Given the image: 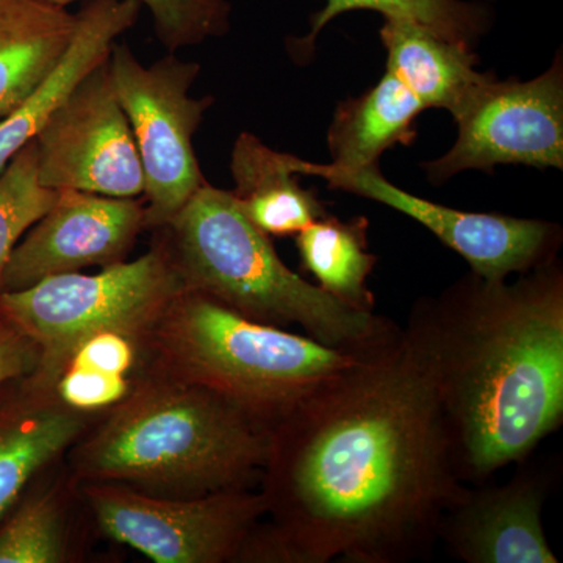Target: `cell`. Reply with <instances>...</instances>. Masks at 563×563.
I'll return each instance as SVG.
<instances>
[{"instance_id": "obj_23", "label": "cell", "mask_w": 563, "mask_h": 563, "mask_svg": "<svg viewBox=\"0 0 563 563\" xmlns=\"http://www.w3.org/2000/svg\"><path fill=\"white\" fill-rule=\"evenodd\" d=\"M66 7L80 0H47ZM150 10L154 31L172 54L231 31L232 3L229 0H135Z\"/></svg>"}, {"instance_id": "obj_8", "label": "cell", "mask_w": 563, "mask_h": 563, "mask_svg": "<svg viewBox=\"0 0 563 563\" xmlns=\"http://www.w3.org/2000/svg\"><path fill=\"white\" fill-rule=\"evenodd\" d=\"M457 139L446 154L421 163L426 179L443 185L457 174H493L499 165L563 169V57L531 80L492 73L450 111Z\"/></svg>"}, {"instance_id": "obj_12", "label": "cell", "mask_w": 563, "mask_h": 563, "mask_svg": "<svg viewBox=\"0 0 563 563\" xmlns=\"http://www.w3.org/2000/svg\"><path fill=\"white\" fill-rule=\"evenodd\" d=\"M144 228L136 199L62 190L49 211L16 244L0 292L18 291L58 274L124 262Z\"/></svg>"}, {"instance_id": "obj_20", "label": "cell", "mask_w": 563, "mask_h": 563, "mask_svg": "<svg viewBox=\"0 0 563 563\" xmlns=\"http://www.w3.org/2000/svg\"><path fill=\"white\" fill-rule=\"evenodd\" d=\"M80 429L76 413L32 399L0 407V518L16 503L33 474L62 454Z\"/></svg>"}, {"instance_id": "obj_21", "label": "cell", "mask_w": 563, "mask_h": 563, "mask_svg": "<svg viewBox=\"0 0 563 563\" xmlns=\"http://www.w3.org/2000/svg\"><path fill=\"white\" fill-rule=\"evenodd\" d=\"M361 10L413 21L444 38L462 41L474 47L493 25L490 7L474 0H324V7L310 18L309 35L296 40L295 49L312 54L318 35L329 22Z\"/></svg>"}, {"instance_id": "obj_6", "label": "cell", "mask_w": 563, "mask_h": 563, "mask_svg": "<svg viewBox=\"0 0 563 563\" xmlns=\"http://www.w3.org/2000/svg\"><path fill=\"white\" fill-rule=\"evenodd\" d=\"M185 290L168 246L161 243L136 261L114 263L92 276L58 274L24 290L2 291L0 314L38 347V363L25 383L44 395L88 336L150 332Z\"/></svg>"}, {"instance_id": "obj_10", "label": "cell", "mask_w": 563, "mask_h": 563, "mask_svg": "<svg viewBox=\"0 0 563 563\" xmlns=\"http://www.w3.org/2000/svg\"><path fill=\"white\" fill-rule=\"evenodd\" d=\"M33 143L43 187L122 199L144 192L143 166L109 58L58 103Z\"/></svg>"}, {"instance_id": "obj_11", "label": "cell", "mask_w": 563, "mask_h": 563, "mask_svg": "<svg viewBox=\"0 0 563 563\" xmlns=\"http://www.w3.org/2000/svg\"><path fill=\"white\" fill-rule=\"evenodd\" d=\"M301 176H317L329 188L372 199L420 222L437 239L457 252L472 273L487 280H506L558 257L561 225L543 220L476 213L415 196L385 179L379 165L342 172L324 163L299 158Z\"/></svg>"}, {"instance_id": "obj_2", "label": "cell", "mask_w": 563, "mask_h": 563, "mask_svg": "<svg viewBox=\"0 0 563 563\" xmlns=\"http://www.w3.org/2000/svg\"><path fill=\"white\" fill-rule=\"evenodd\" d=\"M402 343L431 388L461 483L525 462L563 420V268L474 273L418 299Z\"/></svg>"}, {"instance_id": "obj_9", "label": "cell", "mask_w": 563, "mask_h": 563, "mask_svg": "<svg viewBox=\"0 0 563 563\" xmlns=\"http://www.w3.org/2000/svg\"><path fill=\"white\" fill-rule=\"evenodd\" d=\"M87 496L107 536L157 563L235 561L266 512L263 495L246 488L163 498L102 483L88 487Z\"/></svg>"}, {"instance_id": "obj_24", "label": "cell", "mask_w": 563, "mask_h": 563, "mask_svg": "<svg viewBox=\"0 0 563 563\" xmlns=\"http://www.w3.org/2000/svg\"><path fill=\"white\" fill-rule=\"evenodd\" d=\"M63 559L62 518L49 498L22 504L0 529V563H58Z\"/></svg>"}, {"instance_id": "obj_25", "label": "cell", "mask_w": 563, "mask_h": 563, "mask_svg": "<svg viewBox=\"0 0 563 563\" xmlns=\"http://www.w3.org/2000/svg\"><path fill=\"white\" fill-rule=\"evenodd\" d=\"M55 388L70 409L96 410L121 402L128 396L129 383L122 374L68 365Z\"/></svg>"}, {"instance_id": "obj_13", "label": "cell", "mask_w": 563, "mask_h": 563, "mask_svg": "<svg viewBox=\"0 0 563 563\" xmlns=\"http://www.w3.org/2000/svg\"><path fill=\"white\" fill-rule=\"evenodd\" d=\"M548 487L543 472L528 470L504 485L468 488L444 514L439 537L468 563H558L542 520Z\"/></svg>"}, {"instance_id": "obj_18", "label": "cell", "mask_w": 563, "mask_h": 563, "mask_svg": "<svg viewBox=\"0 0 563 563\" xmlns=\"http://www.w3.org/2000/svg\"><path fill=\"white\" fill-rule=\"evenodd\" d=\"M380 41L387 70L402 81L426 110L451 111L463 95L483 79L472 44L440 36L424 25L384 18Z\"/></svg>"}, {"instance_id": "obj_14", "label": "cell", "mask_w": 563, "mask_h": 563, "mask_svg": "<svg viewBox=\"0 0 563 563\" xmlns=\"http://www.w3.org/2000/svg\"><path fill=\"white\" fill-rule=\"evenodd\" d=\"M140 9L135 0H87L81 5L73 43L60 65L20 109L0 121V174L35 140L70 90L109 58L117 40L135 25Z\"/></svg>"}, {"instance_id": "obj_19", "label": "cell", "mask_w": 563, "mask_h": 563, "mask_svg": "<svg viewBox=\"0 0 563 563\" xmlns=\"http://www.w3.org/2000/svg\"><path fill=\"white\" fill-rule=\"evenodd\" d=\"M368 229L365 217L343 221L328 213L296 233L302 268L321 290L361 312H374L366 284L377 257L368 251Z\"/></svg>"}, {"instance_id": "obj_4", "label": "cell", "mask_w": 563, "mask_h": 563, "mask_svg": "<svg viewBox=\"0 0 563 563\" xmlns=\"http://www.w3.org/2000/svg\"><path fill=\"white\" fill-rule=\"evenodd\" d=\"M163 229L185 287L250 320L299 325L318 342L351 350H377L401 336L395 322L351 309L291 272L231 191L203 185Z\"/></svg>"}, {"instance_id": "obj_22", "label": "cell", "mask_w": 563, "mask_h": 563, "mask_svg": "<svg viewBox=\"0 0 563 563\" xmlns=\"http://www.w3.org/2000/svg\"><path fill=\"white\" fill-rule=\"evenodd\" d=\"M58 191L43 187L31 141L0 174V284L16 244L49 211Z\"/></svg>"}, {"instance_id": "obj_7", "label": "cell", "mask_w": 563, "mask_h": 563, "mask_svg": "<svg viewBox=\"0 0 563 563\" xmlns=\"http://www.w3.org/2000/svg\"><path fill=\"white\" fill-rule=\"evenodd\" d=\"M109 66L143 166L144 228H166L209 184L192 140L213 98H191L201 65L180 60L172 52L144 66L131 47L114 43Z\"/></svg>"}, {"instance_id": "obj_15", "label": "cell", "mask_w": 563, "mask_h": 563, "mask_svg": "<svg viewBox=\"0 0 563 563\" xmlns=\"http://www.w3.org/2000/svg\"><path fill=\"white\" fill-rule=\"evenodd\" d=\"M298 162L254 133H240L233 144L232 196L247 220L268 236L296 235L329 213L317 192L299 184Z\"/></svg>"}, {"instance_id": "obj_5", "label": "cell", "mask_w": 563, "mask_h": 563, "mask_svg": "<svg viewBox=\"0 0 563 563\" xmlns=\"http://www.w3.org/2000/svg\"><path fill=\"white\" fill-rule=\"evenodd\" d=\"M150 332L179 380L217 391L268 431L321 385L401 339L377 350L329 346L188 288Z\"/></svg>"}, {"instance_id": "obj_16", "label": "cell", "mask_w": 563, "mask_h": 563, "mask_svg": "<svg viewBox=\"0 0 563 563\" xmlns=\"http://www.w3.org/2000/svg\"><path fill=\"white\" fill-rule=\"evenodd\" d=\"M77 16L47 0H0V121L60 65Z\"/></svg>"}, {"instance_id": "obj_17", "label": "cell", "mask_w": 563, "mask_h": 563, "mask_svg": "<svg viewBox=\"0 0 563 563\" xmlns=\"http://www.w3.org/2000/svg\"><path fill=\"white\" fill-rule=\"evenodd\" d=\"M422 111L413 92L385 70L373 88L336 107L328 132L329 165L342 172L379 165L391 147L413 143L415 122Z\"/></svg>"}, {"instance_id": "obj_26", "label": "cell", "mask_w": 563, "mask_h": 563, "mask_svg": "<svg viewBox=\"0 0 563 563\" xmlns=\"http://www.w3.org/2000/svg\"><path fill=\"white\" fill-rule=\"evenodd\" d=\"M135 352L131 336L117 331L95 333L81 342L68 365L80 368L96 369V372L122 374L131 372Z\"/></svg>"}, {"instance_id": "obj_3", "label": "cell", "mask_w": 563, "mask_h": 563, "mask_svg": "<svg viewBox=\"0 0 563 563\" xmlns=\"http://www.w3.org/2000/svg\"><path fill=\"white\" fill-rule=\"evenodd\" d=\"M268 450V429L242 407L179 380L125 396L84 448L81 470L103 483L196 498L246 488Z\"/></svg>"}, {"instance_id": "obj_1", "label": "cell", "mask_w": 563, "mask_h": 563, "mask_svg": "<svg viewBox=\"0 0 563 563\" xmlns=\"http://www.w3.org/2000/svg\"><path fill=\"white\" fill-rule=\"evenodd\" d=\"M266 512L240 558L402 563L465 496L431 388L402 343L307 396L269 431Z\"/></svg>"}, {"instance_id": "obj_27", "label": "cell", "mask_w": 563, "mask_h": 563, "mask_svg": "<svg viewBox=\"0 0 563 563\" xmlns=\"http://www.w3.org/2000/svg\"><path fill=\"white\" fill-rule=\"evenodd\" d=\"M38 347L0 314V387L10 380L24 379L35 372Z\"/></svg>"}]
</instances>
